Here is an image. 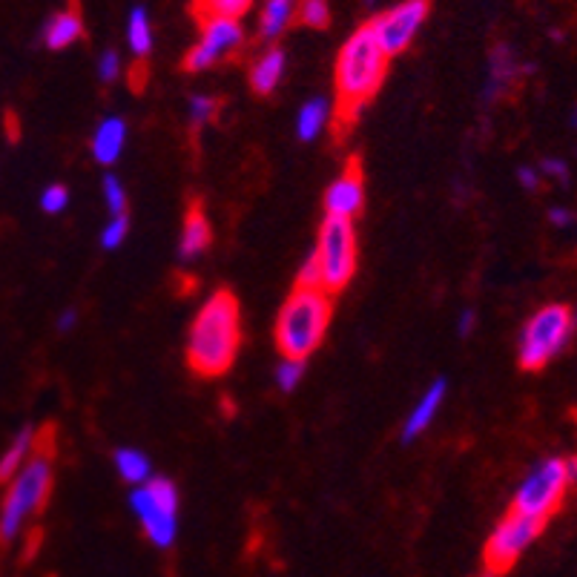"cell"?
Listing matches in <instances>:
<instances>
[{
    "instance_id": "obj_36",
    "label": "cell",
    "mask_w": 577,
    "mask_h": 577,
    "mask_svg": "<svg viewBox=\"0 0 577 577\" xmlns=\"http://www.w3.org/2000/svg\"><path fill=\"white\" fill-rule=\"evenodd\" d=\"M75 325H78V313L72 311V308L58 316V331L61 333H69L72 328H75Z\"/></svg>"
},
{
    "instance_id": "obj_18",
    "label": "cell",
    "mask_w": 577,
    "mask_h": 577,
    "mask_svg": "<svg viewBox=\"0 0 577 577\" xmlns=\"http://www.w3.org/2000/svg\"><path fill=\"white\" fill-rule=\"evenodd\" d=\"M282 75H285V49L276 44L267 46L265 52L253 61V67H250V89L259 98H267V95L276 92Z\"/></svg>"
},
{
    "instance_id": "obj_19",
    "label": "cell",
    "mask_w": 577,
    "mask_h": 577,
    "mask_svg": "<svg viewBox=\"0 0 577 577\" xmlns=\"http://www.w3.org/2000/svg\"><path fill=\"white\" fill-rule=\"evenodd\" d=\"M296 3L299 0H265L262 18H259V41L262 44H276L290 23H296Z\"/></svg>"
},
{
    "instance_id": "obj_16",
    "label": "cell",
    "mask_w": 577,
    "mask_h": 577,
    "mask_svg": "<svg viewBox=\"0 0 577 577\" xmlns=\"http://www.w3.org/2000/svg\"><path fill=\"white\" fill-rule=\"evenodd\" d=\"M124 144H127V121L118 115H110L92 133V158L101 167H112L124 153Z\"/></svg>"
},
{
    "instance_id": "obj_26",
    "label": "cell",
    "mask_w": 577,
    "mask_h": 577,
    "mask_svg": "<svg viewBox=\"0 0 577 577\" xmlns=\"http://www.w3.org/2000/svg\"><path fill=\"white\" fill-rule=\"evenodd\" d=\"M219 110H222V101H219V98H213V95H193V98H190V110H187V115H190V130L199 133L207 124H213Z\"/></svg>"
},
{
    "instance_id": "obj_29",
    "label": "cell",
    "mask_w": 577,
    "mask_h": 577,
    "mask_svg": "<svg viewBox=\"0 0 577 577\" xmlns=\"http://www.w3.org/2000/svg\"><path fill=\"white\" fill-rule=\"evenodd\" d=\"M302 377H305V362H302V359H282L279 368H276V382H279V388H282L285 394L296 391Z\"/></svg>"
},
{
    "instance_id": "obj_17",
    "label": "cell",
    "mask_w": 577,
    "mask_h": 577,
    "mask_svg": "<svg viewBox=\"0 0 577 577\" xmlns=\"http://www.w3.org/2000/svg\"><path fill=\"white\" fill-rule=\"evenodd\" d=\"M520 81V64L514 58L506 44L494 46L489 61V78H486V101H494V98H503L514 84Z\"/></svg>"
},
{
    "instance_id": "obj_2",
    "label": "cell",
    "mask_w": 577,
    "mask_h": 577,
    "mask_svg": "<svg viewBox=\"0 0 577 577\" xmlns=\"http://www.w3.org/2000/svg\"><path fill=\"white\" fill-rule=\"evenodd\" d=\"M242 348V305L236 293L219 288L196 313L187 333V365L201 379L224 377Z\"/></svg>"
},
{
    "instance_id": "obj_8",
    "label": "cell",
    "mask_w": 577,
    "mask_h": 577,
    "mask_svg": "<svg viewBox=\"0 0 577 577\" xmlns=\"http://www.w3.org/2000/svg\"><path fill=\"white\" fill-rule=\"evenodd\" d=\"M316 259L322 267V288L331 296L351 285L356 273V230L351 219H336L325 216L319 227V245Z\"/></svg>"
},
{
    "instance_id": "obj_35",
    "label": "cell",
    "mask_w": 577,
    "mask_h": 577,
    "mask_svg": "<svg viewBox=\"0 0 577 577\" xmlns=\"http://www.w3.org/2000/svg\"><path fill=\"white\" fill-rule=\"evenodd\" d=\"M572 219H575V216H572L569 210H563V207H552V210H549V222L557 224V227H569Z\"/></svg>"
},
{
    "instance_id": "obj_33",
    "label": "cell",
    "mask_w": 577,
    "mask_h": 577,
    "mask_svg": "<svg viewBox=\"0 0 577 577\" xmlns=\"http://www.w3.org/2000/svg\"><path fill=\"white\" fill-rule=\"evenodd\" d=\"M540 173H543V176L557 178L560 184H566V181H569V167H566V161H560V158H543Z\"/></svg>"
},
{
    "instance_id": "obj_1",
    "label": "cell",
    "mask_w": 577,
    "mask_h": 577,
    "mask_svg": "<svg viewBox=\"0 0 577 577\" xmlns=\"http://www.w3.org/2000/svg\"><path fill=\"white\" fill-rule=\"evenodd\" d=\"M391 55L379 46L371 23H362L342 44L336 58V107H333V138L351 133L359 112L365 110L385 84Z\"/></svg>"
},
{
    "instance_id": "obj_3",
    "label": "cell",
    "mask_w": 577,
    "mask_h": 577,
    "mask_svg": "<svg viewBox=\"0 0 577 577\" xmlns=\"http://www.w3.org/2000/svg\"><path fill=\"white\" fill-rule=\"evenodd\" d=\"M333 296L322 288H293L276 316V348L282 359H308L325 342Z\"/></svg>"
},
{
    "instance_id": "obj_5",
    "label": "cell",
    "mask_w": 577,
    "mask_h": 577,
    "mask_svg": "<svg viewBox=\"0 0 577 577\" xmlns=\"http://www.w3.org/2000/svg\"><path fill=\"white\" fill-rule=\"evenodd\" d=\"M577 325V313L569 305H546L534 313L520 333L517 345V365L523 371H543L572 339Z\"/></svg>"
},
{
    "instance_id": "obj_12",
    "label": "cell",
    "mask_w": 577,
    "mask_h": 577,
    "mask_svg": "<svg viewBox=\"0 0 577 577\" xmlns=\"http://www.w3.org/2000/svg\"><path fill=\"white\" fill-rule=\"evenodd\" d=\"M362 210H365V173H362V161L351 156L336 181L325 190V216L354 222Z\"/></svg>"
},
{
    "instance_id": "obj_34",
    "label": "cell",
    "mask_w": 577,
    "mask_h": 577,
    "mask_svg": "<svg viewBox=\"0 0 577 577\" xmlns=\"http://www.w3.org/2000/svg\"><path fill=\"white\" fill-rule=\"evenodd\" d=\"M517 178H520V184H523L529 193H534V190L543 184V173H540V167H537V170H534V167H520V170H517Z\"/></svg>"
},
{
    "instance_id": "obj_7",
    "label": "cell",
    "mask_w": 577,
    "mask_h": 577,
    "mask_svg": "<svg viewBox=\"0 0 577 577\" xmlns=\"http://www.w3.org/2000/svg\"><path fill=\"white\" fill-rule=\"evenodd\" d=\"M572 483L575 480L569 474V463L563 457H546L517 486L514 500H511V509L546 523L560 509V503H563V497H566V491H569Z\"/></svg>"
},
{
    "instance_id": "obj_39",
    "label": "cell",
    "mask_w": 577,
    "mask_h": 577,
    "mask_svg": "<svg viewBox=\"0 0 577 577\" xmlns=\"http://www.w3.org/2000/svg\"><path fill=\"white\" fill-rule=\"evenodd\" d=\"M572 124H575V127H577V110H575V115H572Z\"/></svg>"
},
{
    "instance_id": "obj_38",
    "label": "cell",
    "mask_w": 577,
    "mask_h": 577,
    "mask_svg": "<svg viewBox=\"0 0 577 577\" xmlns=\"http://www.w3.org/2000/svg\"><path fill=\"white\" fill-rule=\"evenodd\" d=\"M201 3H204V0H193V9H196V6H201Z\"/></svg>"
},
{
    "instance_id": "obj_28",
    "label": "cell",
    "mask_w": 577,
    "mask_h": 577,
    "mask_svg": "<svg viewBox=\"0 0 577 577\" xmlns=\"http://www.w3.org/2000/svg\"><path fill=\"white\" fill-rule=\"evenodd\" d=\"M38 204H41V210H44L46 216H61L69 207V190L64 184H49V187L41 190Z\"/></svg>"
},
{
    "instance_id": "obj_24",
    "label": "cell",
    "mask_w": 577,
    "mask_h": 577,
    "mask_svg": "<svg viewBox=\"0 0 577 577\" xmlns=\"http://www.w3.org/2000/svg\"><path fill=\"white\" fill-rule=\"evenodd\" d=\"M250 6H253V0H204L193 12H196L199 23L210 21V18H233V21H239L242 15H247Z\"/></svg>"
},
{
    "instance_id": "obj_27",
    "label": "cell",
    "mask_w": 577,
    "mask_h": 577,
    "mask_svg": "<svg viewBox=\"0 0 577 577\" xmlns=\"http://www.w3.org/2000/svg\"><path fill=\"white\" fill-rule=\"evenodd\" d=\"M101 190H104V199H107V210H110V216H127V204H130V201H127V190H124L121 178L104 176Z\"/></svg>"
},
{
    "instance_id": "obj_4",
    "label": "cell",
    "mask_w": 577,
    "mask_h": 577,
    "mask_svg": "<svg viewBox=\"0 0 577 577\" xmlns=\"http://www.w3.org/2000/svg\"><path fill=\"white\" fill-rule=\"evenodd\" d=\"M52 489V460L49 454H32V460L6 483L0 503V543H15L32 514L44 509Z\"/></svg>"
},
{
    "instance_id": "obj_30",
    "label": "cell",
    "mask_w": 577,
    "mask_h": 577,
    "mask_svg": "<svg viewBox=\"0 0 577 577\" xmlns=\"http://www.w3.org/2000/svg\"><path fill=\"white\" fill-rule=\"evenodd\" d=\"M127 233H130V216H112V222H107V227L101 230V247L118 250L124 245Z\"/></svg>"
},
{
    "instance_id": "obj_9",
    "label": "cell",
    "mask_w": 577,
    "mask_h": 577,
    "mask_svg": "<svg viewBox=\"0 0 577 577\" xmlns=\"http://www.w3.org/2000/svg\"><path fill=\"white\" fill-rule=\"evenodd\" d=\"M543 520L529 517V514H520V511L511 509L489 534L486 540V549H483V560H486V569L491 577L509 572L511 566L520 560V557L529 552L537 534L543 532Z\"/></svg>"
},
{
    "instance_id": "obj_15",
    "label": "cell",
    "mask_w": 577,
    "mask_h": 577,
    "mask_svg": "<svg viewBox=\"0 0 577 577\" xmlns=\"http://www.w3.org/2000/svg\"><path fill=\"white\" fill-rule=\"evenodd\" d=\"M445 394H448V382L445 379H434L425 388V394H422L420 402L414 405V411L408 414V420L402 425V443H414L420 434H425L431 428V422L437 420V414H440Z\"/></svg>"
},
{
    "instance_id": "obj_25",
    "label": "cell",
    "mask_w": 577,
    "mask_h": 577,
    "mask_svg": "<svg viewBox=\"0 0 577 577\" xmlns=\"http://www.w3.org/2000/svg\"><path fill=\"white\" fill-rule=\"evenodd\" d=\"M296 23L305 29H328L331 26V6L328 0H299L296 3Z\"/></svg>"
},
{
    "instance_id": "obj_22",
    "label": "cell",
    "mask_w": 577,
    "mask_h": 577,
    "mask_svg": "<svg viewBox=\"0 0 577 577\" xmlns=\"http://www.w3.org/2000/svg\"><path fill=\"white\" fill-rule=\"evenodd\" d=\"M112 460H115L121 480H127L130 486H141V483H147L153 477V466H150L147 454L138 451V448H118Z\"/></svg>"
},
{
    "instance_id": "obj_13",
    "label": "cell",
    "mask_w": 577,
    "mask_h": 577,
    "mask_svg": "<svg viewBox=\"0 0 577 577\" xmlns=\"http://www.w3.org/2000/svg\"><path fill=\"white\" fill-rule=\"evenodd\" d=\"M213 245V227L207 219V210L199 199H193L187 204L184 213V227H181V245H178V256L184 262H193L207 253V247Z\"/></svg>"
},
{
    "instance_id": "obj_23",
    "label": "cell",
    "mask_w": 577,
    "mask_h": 577,
    "mask_svg": "<svg viewBox=\"0 0 577 577\" xmlns=\"http://www.w3.org/2000/svg\"><path fill=\"white\" fill-rule=\"evenodd\" d=\"M328 115H331V107H328L325 98L305 101L302 110H299V118H296V135H299V141H313L316 135L322 133L325 124H328Z\"/></svg>"
},
{
    "instance_id": "obj_21",
    "label": "cell",
    "mask_w": 577,
    "mask_h": 577,
    "mask_svg": "<svg viewBox=\"0 0 577 577\" xmlns=\"http://www.w3.org/2000/svg\"><path fill=\"white\" fill-rule=\"evenodd\" d=\"M127 44L135 61L141 64L150 52H153V23L144 6H133L130 9V21H127Z\"/></svg>"
},
{
    "instance_id": "obj_14",
    "label": "cell",
    "mask_w": 577,
    "mask_h": 577,
    "mask_svg": "<svg viewBox=\"0 0 577 577\" xmlns=\"http://www.w3.org/2000/svg\"><path fill=\"white\" fill-rule=\"evenodd\" d=\"M81 38H84V18L75 6L52 12L41 26V44L49 52H64L72 44H78Z\"/></svg>"
},
{
    "instance_id": "obj_32",
    "label": "cell",
    "mask_w": 577,
    "mask_h": 577,
    "mask_svg": "<svg viewBox=\"0 0 577 577\" xmlns=\"http://www.w3.org/2000/svg\"><path fill=\"white\" fill-rule=\"evenodd\" d=\"M118 75H121V55L115 49H107L98 58V78H101V84H112V81H118Z\"/></svg>"
},
{
    "instance_id": "obj_6",
    "label": "cell",
    "mask_w": 577,
    "mask_h": 577,
    "mask_svg": "<svg viewBox=\"0 0 577 577\" xmlns=\"http://www.w3.org/2000/svg\"><path fill=\"white\" fill-rule=\"evenodd\" d=\"M130 509L135 511L147 540L158 549H170L178 537V489L167 477H150L135 486L130 494Z\"/></svg>"
},
{
    "instance_id": "obj_37",
    "label": "cell",
    "mask_w": 577,
    "mask_h": 577,
    "mask_svg": "<svg viewBox=\"0 0 577 577\" xmlns=\"http://www.w3.org/2000/svg\"><path fill=\"white\" fill-rule=\"evenodd\" d=\"M474 325H477V316H474V311H463V316H460V325H457V331H460V336H468Z\"/></svg>"
},
{
    "instance_id": "obj_31",
    "label": "cell",
    "mask_w": 577,
    "mask_h": 577,
    "mask_svg": "<svg viewBox=\"0 0 577 577\" xmlns=\"http://www.w3.org/2000/svg\"><path fill=\"white\" fill-rule=\"evenodd\" d=\"M296 288H322V267H319L316 253H311V256L305 259V265H302L299 276H296Z\"/></svg>"
},
{
    "instance_id": "obj_40",
    "label": "cell",
    "mask_w": 577,
    "mask_h": 577,
    "mask_svg": "<svg viewBox=\"0 0 577 577\" xmlns=\"http://www.w3.org/2000/svg\"><path fill=\"white\" fill-rule=\"evenodd\" d=\"M365 3H374V0H365Z\"/></svg>"
},
{
    "instance_id": "obj_10",
    "label": "cell",
    "mask_w": 577,
    "mask_h": 577,
    "mask_svg": "<svg viewBox=\"0 0 577 577\" xmlns=\"http://www.w3.org/2000/svg\"><path fill=\"white\" fill-rule=\"evenodd\" d=\"M242 46H245L242 23L233 21V18H210V21L201 23L199 44L184 55L181 69L184 72H207V69L224 64L227 58L239 55Z\"/></svg>"
},
{
    "instance_id": "obj_20",
    "label": "cell",
    "mask_w": 577,
    "mask_h": 577,
    "mask_svg": "<svg viewBox=\"0 0 577 577\" xmlns=\"http://www.w3.org/2000/svg\"><path fill=\"white\" fill-rule=\"evenodd\" d=\"M35 428L32 425H23L21 431L12 437V443L6 445V451L0 454V483H9L18 471H21L32 454H35Z\"/></svg>"
},
{
    "instance_id": "obj_11",
    "label": "cell",
    "mask_w": 577,
    "mask_h": 577,
    "mask_svg": "<svg viewBox=\"0 0 577 577\" xmlns=\"http://www.w3.org/2000/svg\"><path fill=\"white\" fill-rule=\"evenodd\" d=\"M428 12H431V0H400L397 6L385 9L382 15L368 23L377 35L379 46L394 58V55L405 52L411 41L417 38L422 23L428 21Z\"/></svg>"
}]
</instances>
